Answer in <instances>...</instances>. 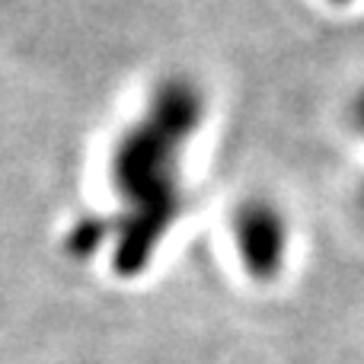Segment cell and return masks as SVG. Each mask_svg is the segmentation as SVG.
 Instances as JSON below:
<instances>
[{
	"label": "cell",
	"instance_id": "cell-1",
	"mask_svg": "<svg viewBox=\"0 0 364 364\" xmlns=\"http://www.w3.org/2000/svg\"><path fill=\"white\" fill-rule=\"evenodd\" d=\"M205 115V96L188 77H170L154 90L144 115L119 138L112 154V182L119 198L134 208V227L119 250V269L134 272L144 252L160 240L164 227L176 218L179 205V157Z\"/></svg>",
	"mask_w": 364,
	"mask_h": 364
},
{
	"label": "cell",
	"instance_id": "cell-2",
	"mask_svg": "<svg viewBox=\"0 0 364 364\" xmlns=\"http://www.w3.org/2000/svg\"><path fill=\"white\" fill-rule=\"evenodd\" d=\"M284 220L265 201H252L237 214V246L246 269L256 278H269L282 269L284 259Z\"/></svg>",
	"mask_w": 364,
	"mask_h": 364
},
{
	"label": "cell",
	"instance_id": "cell-3",
	"mask_svg": "<svg viewBox=\"0 0 364 364\" xmlns=\"http://www.w3.org/2000/svg\"><path fill=\"white\" fill-rule=\"evenodd\" d=\"M352 112H355V125H358L361 132H364V90L358 93V100H355V109H352Z\"/></svg>",
	"mask_w": 364,
	"mask_h": 364
},
{
	"label": "cell",
	"instance_id": "cell-4",
	"mask_svg": "<svg viewBox=\"0 0 364 364\" xmlns=\"http://www.w3.org/2000/svg\"><path fill=\"white\" fill-rule=\"evenodd\" d=\"M333 4H348V0H333Z\"/></svg>",
	"mask_w": 364,
	"mask_h": 364
},
{
	"label": "cell",
	"instance_id": "cell-5",
	"mask_svg": "<svg viewBox=\"0 0 364 364\" xmlns=\"http://www.w3.org/2000/svg\"><path fill=\"white\" fill-rule=\"evenodd\" d=\"M361 208H364V192H361Z\"/></svg>",
	"mask_w": 364,
	"mask_h": 364
}]
</instances>
